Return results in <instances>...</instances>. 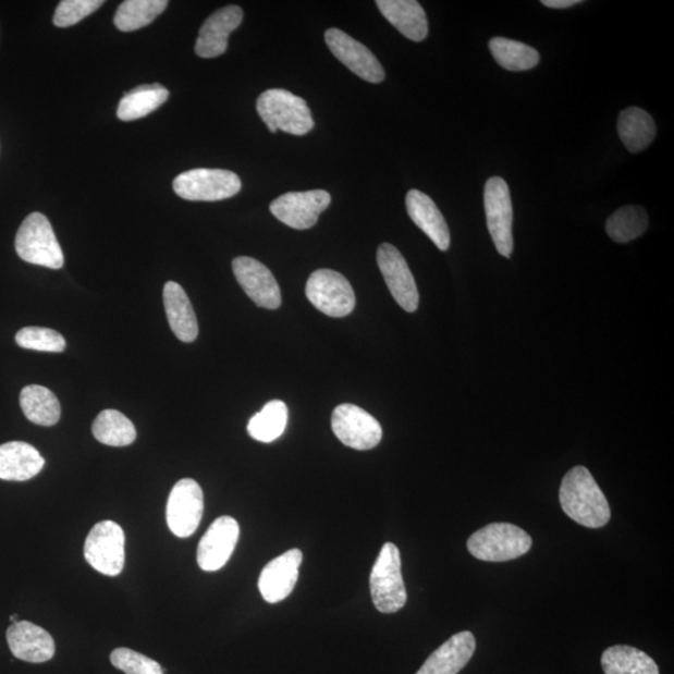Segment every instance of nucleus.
Instances as JSON below:
<instances>
[{
    "label": "nucleus",
    "mask_w": 674,
    "mask_h": 674,
    "mask_svg": "<svg viewBox=\"0 0 674 674\" xmlns=\"http://www.w3.org/2000/svg\"><path fill=\"white\" fill-rule=\"evenodd\" d=\"M489 47L494 61L510 72L530 71L540 63L539 51L522 41L498 37Z\"/></svg>",
    "instance_id": "obj_30"
},
{
    "label": "nucleus",
    "mask_w": 674,
    "mask_h": 674,
    "mask_svg": "<svg viewBox=\"0 0 674 674\" xmlns=\"http://www.w3.org/2000/svg\"><path fill=\"white\" fill-rule=\"evenodd\" d=\"M289 409L280 400L270 401L259 414L252 417L247 432L259 442L270 443L284 433L287 425Z\"/></svg>",
    "instance_id": "obj_31"
},
{
    "label": "nucleus",
    "mask_w": 674,
    "mask_h": 674,
    "mask_svg": "<svg viewBox=\"0 0 674 674\" xmlns=\"http://www.w3.org/2000/svg\"><path fill=\"white\" fill-rule=\"evenodd\" d=\"M233 271L245 294L264 309L275 310L281 305L278 281L268 267L249 256L233 260Z\"/></svg>",
    "instance_id": "obj_15"
},
{
    "label": "nucleus",
    "mask_w": 674,
    "mask_h": 674,
    "mask_svg": "<svg viewBox=\"0 0 674 674\" xmlns=\"http://www.w3.org/2000/svg\"><path fill=\"white\" fill-rule=\"evenodd\" d=\"M305 292L309 302L330 318L347 317L355 309L354 289L338 271H314L307 280Z\"/></svg>",
    "instance_id": "obj_7"
},
{
    "label": "nucleus",
    "mask_w": 674,
    "mask_h": 674,
    "mask_svg": "<svg viewBox=\"0 0 674 674\" xmlns=\"http://www.w3.org/2000/svg\"><path fill=\"white\" fill-rule=\"evenodd\" d=\"M331 428L345 446L358 451L377 448L382 439L381 425L364 408L339 405L331 416Z\"/></svg>",
    "instance_id": "obj_10"
},
{
    "label": "nucleus",
    "mask_w": 674,
    "mask_h": 674,
    "mask_svg": "<svg viewBox=\"0 0 674 674\" xmlns=\"http://www.w3.org/2000/svg\"><path fill=\"white\" fill-rule=\"evenodd\" d=\"M620 138L630 152H639L652 144L657 127L653 118L646 110L630 107L618 117Z\"/></svg>",
    "instance_id": "obj_26"
},
{
    "label": "nucleus",
    "mask_w": 674,
    "mask_h": 674,
    "mask_svg": "<svg viewBox=\"0 0 674 674\" xmlns=\"http://www.w3.org/2000/svg\"><path fill=\"white\" fill-rule=\"evenodd\" d=\"M15 250L24 261L49 269H62L64 254L50 221L40 212L25 218L15 236Z\"/></svg>",
    "instance_id": "obj_4"
},
{
    "label": "nucleus",
    "mask_w": 674,
    "mask_h": 674,
    "mask_svg": "<svg viewBox=\"0 0 674 674\" xmlns=\"http://www.w3.org/2000/svg\"><path fill=\"white\" fill-rule=\"evenodd\" d=\"M169 98V90L161 84L139 85L124 94L118 107V118L123 122L138 119L156 112Z\"/></svg>",
    "instance_id": "obj_25"
},
{
    "label": "nucleus",
    "mask_w": 674,
    "mask_h": 674,
    "mask_svg": "<svg viewBox=\"0 0 674 674\" xmlns=\"http://www.w3.org/2000/svg\"><path fill=\"white\" fill-rule=\"evenodd\" d=\"M378 264L385 283L396 303L407 313L419 307V290L412 270L394 245L383 243L378 250Z\"/></svg>",
    "instance_id": "obj_13"
},
{
    "label": "nucleus",
    "mask_w": 674,
    "mask_h": 674,
    "mask_svg": "<svg viewBox=\"0 0 674 674\" xmlns=\"http://www.w3.org/2000/svg\"><path fill=\"white\" fill-rule=\"evenodd\" d=\"M243 19V10L237 5H228L211 14L200 28L195 53L204 59L223 56L230 34L241 27Z\"/></svg>",
    "instance_id": "obj_18"
},
{
    "label": "nucleus",
    "mask_w": 674,
    "mask_h": 674,
    "mask_svg": "<svg viewBox=\"0 0 674 674\" xmlns=\"http://www.w3.org/2000/svg\"><path fill=\"white\" fill-rule=\"evenodd\" d=\"M110 661L115 669L125 674H164L161 665L149 657L130 650V648H117L110 654Z\"/></svg>",
    "instance_id": "obj_35"
},
{
    "label": "nucleus",
    "mask_w": 674,
    "mask_h": 674,
    "mask_svg": "<svg viewBox=\"0 0 674 674\" xmlns=\"http://www.w3.org/2000/svg\"><path fill=\"white\" fill-rule=\"evenodd\" d=\"M204 514V493L200 485L193 479L175 483L169 494L167 523L176 537H191L201 523Z\"/></svg>",
    "instance_id": "obj_11"
},
{
    "label": "nucleus",
    "mask_w": 674,
    "mask_h": 674,
    "mask_svg": "<svg viewBox=\"0 0 674 674\" xmlns=\"http://www.w3.org/2000/svg\"><path fill=\"white\" fill-rule=\"evenodd\" d=\"M544 7L552 8V10H567V8L574 7L579 0H542Z\"/></svg>",
    "instance_id": "obj_37"
},
{
    "label": "nucleus",
    "mask_w": 674,
    "mask_h": 674,
    "mask_svg": "<svg viewBox=\"0 0 674 674\" xmlns=\"http://www.w3.org/2000/svg\"><path fill=\"white\" fill-rule=\"evenodd\" d=\"M84 557L102 575H121L125 563L123 528L114 522H101L94 526L85 540Z\"/></svg>",
    "instance_id": "obj_8"
},
{
    "label": "nucleus",
    "mask_w": 674,
    "mask_h": 674,
    "mask_svg": "<svg viewBox=\"0 0 674 674\" xmlns=\"http://www.w3.org/2000/svg\"><path fill=\"white\" fill-rule=\"evenodd\" d=\"M10 620H11L12 624H16V622H19V614H12Z\"/></svg>",
    "instance_id": "obj_38"
},
{
    "label": "nucleus",
    "mask_w": 674,
    "mask_h": 674,
    "mask_svg": "<svg viewBox=\"0 0 674 674\" xmlns=\"http://www.w3.org/2000/svg\"><path fill=\"white\" fill-rule=\"evenodd\" d=\"M15 343L23 348L42 353H63L66 347L65 339L58 331L38 327L20 330Z\"/></svg>",
    "instance_id": "obj_34"
},
{
    "label": "nucleus",
    "mask_w": 674,
    "mask_h": 674,
    "mask_svg": "<svg viewBox=\"0 0 674 674\" xmlns=\"http://www.w3.org/2000/svg\"><path fill=\"white\" fill-rule=\"evenodd\" d=\"M331 195L326 191L286 193L271 203L270 211L281 223L306 230L318 223L322 211L329 208Z\"/></svg>",
    "instance_id": "obj_12"
},
{
    "label": "nucleus",
    "mask_w": 674,
    "mask_h": 674,
    "mask_svg": "<svg viewBox=\"0 0 674 674\" xmlns=\"http://www.w3.org/2000/svg\"><path fill=\"white\" fill-rule=\"evenodd\" d=\"M46 465L39 451L27 442L13 441L0 445V480L28 481Z\"/></svg>",
    "instance_id": "obj_22"
},
{
    "label": "nucleus",
    "mask_w": 674,
    "mask_h": 674,
    "mask_svg": "<svg viewBox=\"0 0 674 674\" xmlns=\"http://www.w3.org/2000/svg\"><path fill=\"white\" fill-rule=\"evenodd\" d=\"M648 228L647 211L637 205H627L614 211L605 223V232L613 242L626 244L641 236Z\"/></svg>",
    "instance_id": "obj_33"
},
{
    "label": "nucleus",
    "mask_w": 674,
    "mask_h": 674,
    "mask_svg": "<svg viewBox=\"0 0 674 674\" xmlns=\"http://www.w3.org/2000/svg\"><path fill=\"white\" fill-rule=\"evenodd\" d=\"M605 674H660L659 665L641 650L629 646H613L602 654Z\"/></svg>",
    "instance_id": "obj_27"
},
{
    "label": "nucleus",
    "mask_w": 674,
    "mask_h": 674,
    "mask_svg": "<svg viewBox=\"0 0 674 674\" xmlns=\"http://www.w3.org/2000/svg\"><path fill=\"white\" fill-rule=\"evenodd\" d=\"M256 110L271 133L278 131L302 136L314 127L311 110L307 102L285 89L264 91L256 101Z\"/></svg>",
    "instance_id": "obj_2"
},
{
    "label": "nucleus",
    "mask_w": 674,
    "mask_h": 674,
    "mask_svg": "<svg viewBox=\"0 0 674 674\" xmlns=\"http://www.w3.org/2000/svg\"><path fill=\"white\" fill-rule=\"evenodd\" d=\"M94 438L113 448L130 446L136 440L133 422L118 409H105L93 422Z\"/></svg>",
    "instance_id": "obj_29"
},
{
    "label": "nucleus",
    "mask_w": 674,
    "mask_h": 674,
    "mask_svg": "<svg viewBox=\"0 0 674 674\" xmlns=\"http://www.w3.org/2000/svg\"><path fill=\"white\" fill-rule=\"evenodd\" d=\"M20 400L25 417L33 424L54 426L61 419V404L53 392L45 387H25Z\"/></svg>",
    "instance_id": "obj_28"
},
{
    "label": "nucleus",
    "mask_w": 674,
    "mask_h": 674,
    "mask_svg": "<svg viewBox=\"0 0 674 674\" xmlns=\"http://www.w3.org/2000/svg\"><path fill=\"white\" fill-rule=\"evenodd\" d=\"M379 11L407 39L422 41L429 34L428 16L415 0H378Z\"/></svg>",
    "instance_id": "obj_23"
},
{
    "label": "nucleus",
    "mask_w": 674,
    "mask_h": 674,
    "mask_svg": "<svg viewBox=\"0 0 674 674\" xmlns=\"http://www.w3.org/2000/svg\"><path fill=\"white\" fill-rule=\"evenodd\" d=\"M370 591L375 608L381 613H395L406 604L407 592L396 544L388 542L382 546L372 567Z\"/></svg>",
    "instance_id": "obj_5"
},
{
    "label": "nucleus",
    "mask_w": 674,
    "mask_h": 674,
    "mask_svg": "<svg viewBox=\"0 0 674 674\" xmlns=\"http://www.w3.org/2000/svg\"><path fill=\"white\" fill-rule=\"evenodd\" d=\"M174 192L191 201H219L233 198L242 191V181L224 169L199 168L175 177Z\"/></svg>",
    "instance_id": "obj_6"
},
{
    "label": "nucleus",
    "mask_w": 674,
    "mask_h": 674,
    "mask_svg": "<svg viewBox=\"0 0 674 674\" xmlns=\"http://www.w3.org/2000/svg\"><path fill=\"white\" fill-rule=\"evenodd\" d=\"M7 641L15 659L21 661L42 663L56 654L53 637L28 621H19L8 628Z\"/></svg>",
    "instance_id": "obj_19"
},
{
    "label": "nucleus",
    "mask_w": 674,
    "mask_h": 674,
    "mask_svg": "<svg viewBox=\"0 0 674 674\" xmlns=\"http://www.w3.org/2000/svg\"><path fill=\"white\" fill-rule=\"evenodd\" d=\"M475 650V636L463 630L440 646L416 674H457L470 662Z\"/></svg>",
    "instance_id": "obj_21"
},
{
    "label": "nucleus",
    "mask_w": 674,
    "mask_h": 674,
    "mask_svg": "<svg viewBox=\"0 0 674 674\" xmlns=\"http://www.w3.org/2000/svg\"><path fill=\"white\" fill-rule=\"evenodd\" d=\"M560 503L565 514L581 526L601 528L610 523V503L584 466L574 467L563 477Z\"/></svg>",
    "instance_id": "obj_1"
},
{
    "label": "nucleus",
    "mask_w": 674,
    "mask_h": 674,
    "mask_svg": "<svg viewBox=\"0 0 674 674\" xmlns=\"http://www.w3.org/2000/svg\"><path fill=\"white\" fill-rule=\"evenodd\" d=\"M168 4L167 0H126L118 8L115 27L122 32L147 27L167 10Z\"/></svg>",
    "instance_id": "obj_32"
},
{
    "label": "nucleus",
    "mask_w": 674,
    "mask_h": 674,
    "mask_svg": "<svg viewBox=\"0 0 674 674\" xmlns=\"http://www.w3.org/2000/svg\"><path fill=\"white\" fill-rule=\"evenodd\" d=\"M102 4V0H63L57 8L53 23L59 28L72 27L98 11Z\"/></svg>",
    "instance_id": "obj_36"
},
{
    "label": "nucleus",
    "mask_w": 674,
    "mask_h": 674,
    "mask_svg": "<svg viewBox=\"0 0 674 674\" xmlns=\"http://www.w3.org/2000/svg\"><path fill=\"white\" fill-rule=\"evenodd\" d=\"M302 563L303 552L297 549L290 550L269 562L259 578L262 599L269 603L287 599L294 591Z\"/></svg>",
    "instance_id": "obj_17"
},
{
    "label": "nucleus",
    "mask_w": 674,
    "mask_h": 674,
    "mask_svg": "<svg viewBox=\"0 0 674 674\" xmlns=\"http://www.w3.org/2000/svg\"><path fill=\"white\" fill-rule=\"evenodd\" d=\"M164 306L170 328L183 343H193L198 338V320L184 289L169 281L164 286Z\"/></svg>",
    "instance_id": "obj_24"
},
{
    "label": "nucleus",
    "mask_w": 674,
    "mask_h": 674,
    "mask_svg": "<svg viewBox=\"0 0 674 674\" xmlns=\"http://www.w3.org/2000/svg\"><path fill=\"white\" fill-rule=\"evenodd\" d=\"M326 41L332 54L347 70L366 82L378 84L385 79V71L369 48L361 45L343 30L331 28L326 33Z\"/></svg>",
    "instance_id": "obj_14"
},
{
    "label": "nucleus",
    "mask_w": 674,
    "mask_h": 674,
    "mask_svg": "<svg viewBox=\"0 0 674 674\" xmlns=\"http://www.w3.org/2000/svg\"><path fill=\"white\" fill-rule=\"evenodd\" d=\"M483 204L492 242L502 256L510 258L514 252V236H512L514 210H512L510 187L502 177L493 176L486 182Z\"/></svg>",
    "instance_id": "obj_9"
},
{
    "label": "nucleus",
    "mask_w": 674,
    "mask_h": 674,
    "mask_svg": "<svg viewBox=\"0 0 674 674\" xmlns=\"http://www.w3.org/2000/svg\"><path fill=\"white\" fill-rule=\"evenodd\" d=\"M241 527L235 518L221 516L205 532L198 546V565L207 573L223 568L236 548Z\"/></svg>",
    "instance_id": "obj_16"
},
{
    "label": "nucleus",
    "mask_w": 674,
    "mask_h": 674,
    "mask_svg": "<svg viewBox=\"0 0 674 674\" xmlns=\"http://www.w3.org/2000/svg\"><path fill=\"white\" fill-rule=\"evenodd\" d=\"M406 209L417 228L428 235L441 252L449 250L450 229L438 205L429 195L420 191H409L406 195Z\"/></svg>",
    "instance_id": "obj_20"
},
{
    "label": "nucleus",
    "mask_w": 674,
    "mask_h": 674,
    "mask_svg": "<svg viewBox=\"0 0 674 674\" xmlns=\"http://www.w3.org/2000/svg\"><path fill=\"white\" fill-rule=\"evenodd\" d=\"M532 548L531 536L518 526L490 524L470 536L467 550L486 562H506L524 556Z\"/></svg>",
    "instance_id": "obj_3"
}]
</instances>
